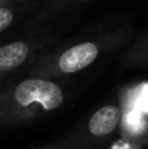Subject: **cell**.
I'll return each mask as SVG.
<instances>
[{"mask_svg": "<svg viewBox=\"0 0 148 149\" xmlns=\"http://www.w3.org/2000/svg\"><path fill=\"white\" fill-rule=\"evenodd\" d=\"M130 38L131 29L121 28L52 49L28 68V76L57 80L79 73L91 67L101 56L125 45Z\"/></svg>", "mask_w": 148, "mask_h": 149, "instance_id": "obj_1", "label": "cell"}, {"mask_svg": "<svg viewBox=\"0 0 148 149\" xmlns=\"http://www.w3.org/2000/svg\"><path fill=\"white\" fill-rule=\"evenodd\" d=\"M66 101V90L55 80L28 76L0 92V128L20 126L57 111Z\"/></svg>", "mask_w": 148, "mask_h": 149, "instance_id": "obj_2", "label": "cell"}, {"mask_svg": "<svg viewBox=\"0 0 148 149\" xmlns=\"http://www.w3.org/2000/svg\"><path fill=\"white\" fill-rule=\"evenodd\" d=\"M123 118V105L112 102L102 105L88 116L83 126L63 141L70 149H93L102 145L119 130Z\"/></svg>", "mask_w": 148, "mask_h": 149, "instance_id": "obj_3", "label": "cell"}, {"mask_svg": "<svg viewBox=\"0 0 148 149\" xmlns=\"http://www.w3.org/2000/svg\"><path fill=\"white\" fill-rule=\"evenodd\" d=\"M51 42V37L49 36L31 34L0 45V77L10 76L25 67L29 68L38 58L47 52L46 50Z\"/></svg>", "mask_w": 148, "mask_h": 149, "instance_id": "obj_4", "label": "cell"}, {"mask_svg": "<svg viewBox=\"0 0 148 149\" xmlns=\"http://www.w3.org/2000/svg\"><path fill=\"white\" fill-rule=\"evenodd\" d=\"M88 1V0H47L46 4L42 5V8L37 12V15L33 17V24L34 26L42 25L46 21L52 20L54 17L62 15L63 12L71 9V8L76 7L79 4Z\"/></svg>", "mask_w": 148, "mask_h": 149, "instance_id": "obj_5", "label": "cell"}, {"mask_svg": "<svg viewBox=\"0 0 148 149\" xmlns=\"http://www.w3.org/2000/svg\"><path fill=\"white\" fill-rule=\"evenodd\" d=\"M122 65L126 68L148 67V33L138 38L125 52Z\"/></svg>", "mask_w": 148, "mask_h": 149, "instance_id": "obj_6", "label": "cell"}, {"mask_svg": "<svg viewBox=\"0 0 148 149\" xmlns=\"http://www.w3.org/2000/svg\"><path fill=\"white\" fill-rule=\"evenodd\" d=\"M24 7V1L18 0H9L0 5V34H3L15 24Z\"/></svg>", "mask_w": 148, "mask_h": 149, "instance_id": "obj_7", "label": "cell"}, {"mask_svg": "<svg viewBox=\"0 0 148 149\" xmlns=\"http://www.w3.org/2000/svg\"><path fill=\"white\" fill-rule=\"evenodd\" d=\"M144 147V144H142L140 141L133 140L130 137L122 136L119 140L114 141L112 145H109L108 149H142Z\"/></svg>", "mask_w": 148, "mask_h": 149, "instance_id": "obj_8", "label": "cell"}, {"mask_svg": "<svg viewBox=\"0 0 148 149\" xmlns=\"http://www.w3.org/2000/svg\"><path fill=\"white\" fill-rule=\"evenodd\" d=\"M36 149H70V147L64 141H60V143H57V144H47V145H43V147H39Z\"/></svg>", "mask_w": 148, "mask_h": 149, "instance_id": "obj_9", "label": "cell"}, {"mask_svg": "<svg viewBox=\"0 0 148 149\" xmlns=\"http://www.w3.org/2000/svg\"><path fill=\"white\" fill-rule=\"evenodd\" d=\"M7 1H9V0H0V5L4 4V3H7Z\"/></svg>", "mask_w": 148, "mask_h": 149, "instance_id": "obj_10", "label": "cell"}, {"mask_svg": "<svg viewBox=\"0 0 148 149\" xmlns=\"http://www.w3.org/2000/svg\"><path fill=\"white\" fill-rule=\"evenodd\" d=\"M18 1H25V0H18Z\"/></svg>", "mask_w": 148, "mask_h": 149, "instance_id": "obj_11", "label": "cell"}]
</instances>
